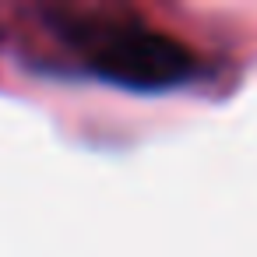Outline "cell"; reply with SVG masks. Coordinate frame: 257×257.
<instances>
[{
    "mask_svg": "<svg viewBox=\"0 0 257 257\" xmlns=\"http://www.w3.org/2000/svg\"><path fill=\"white\" fill-rule=\"evenodd\" d=\"M46 25L71 67L113 88L159 95L201 74V57L176 36L106 11H50Z\"/></svg>",
    "mask_w": 257,
    "mask_h": 257,
    "instance_id": "obj_1",
    "label": "cell"
}]
</instances>
